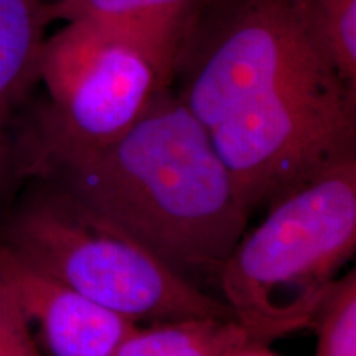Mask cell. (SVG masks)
Masks as SVG:
<instances>
[{
	"label": "cell",
	"mask_w": 356,
	"mask_h": 356,
	"mask_svg": "<svg viewBox=\"0 0 356 356\" xmlns=\"http://www.w3.org/2000/svg\"><path fill=\"white\" fill-rule=\"evenodd\" d=\"M177 61L129 35L68 22L44 38L48 102L25 122L24 149H88L115 139L172 88Z\"/></svg>",
	"instance_id": "5"
},
{
	"label": "cell",
	"mask_w": 356,
	"mask_h": 356,
	"mask_svg": "<svg viewBox=\"0 0 356 356\" xmlns=\"http://www.w3.org/2000/svg\"><path fill=\"white\" fill-rule=\"evenodd\" d=\"M48 25L42 0H0V216L26 180L20 111L40 81Z\"/></svg>",
	"instance_id": "7"
},
{
	"label": "cell",
	"mask_w": 356,
	"mask_h": 356,
	"mask_svg": "<svg viewBox=\"0 0 356 356\" xmlns=\"http://www.w3.org/2000/svg\"><path fill=\"white\" fill-rule=\"evenodd\" d=\"M259 348L233 317L184 318L140 327L114 356H248Z\"/></svg>",
	"instance_id": "9"
},
{
	"label": "cell",
	"mask_w": 356,
	"mask_h": 356,
	"mask_svg": "<svg viewBox=\"0 0 356 356\" xmlns=\"http://www.w3.org/2000/svg\"><path fill=\"white\" fill-rule=\"evenodd\" d=\"M0 284L51 356H114L140 327L20 259L0 244Z\"/></svg>",
	"instance_id": "6"
},
{
	"label": "cell",
	"mask_w": 356,
	"mask_h": 356,
	"mask_svg": "<svg viewBox=\"0 0 356 356\" xmlns=\"http://www.w3.org/2000/svg\"><path fill=\"white\" fill-rule=\"evenodd\" d=\"M305 20L341 78L356 88V0H299Z\"/></svg>",
	"instance_id": "10"
},
{
	"label": "cell",
	"mask_w": 356,
	"mask_h": 356,
	"mask_svg": "<svg viewBox=\"0 0 356 356\" xmlns=\"http://www.w3.org/2000/svg\"><path fill=\"white\" fill-rule=\"evenodd\" d=\"M204 0H56L47 3L53 22L88 24L129 35L180 65Z\"/></svg>",
	"instance_id": "8"
},
{
	"label": "cell",
	"mask_w": 356,
	"mask_h": 356,
	"mask_svg": "<svg viewBox=\"0 0 356 356\" xmlns=\"http://www.w3.org/2000/svg\"><path fill=\"white\" fill-rule=\"evenodd\" d=\"M356 251V152L270 203L216 275L221 300L252 343L312 328Z\"/></svg>",
	"instance_id": "3"
},
{
	"label": "cell",
	"mask_w": 356,
	"mask_h": 356,
	"mask_svg": "<svg viewBox=\"0 0 356 356\" xmlns=\"http://www.w3.org/2000/svg\"><path fill=\"white\" fill-rule=\"evenodd\" d=\"M317 333L314 356H356V270L340 275L312 325Z\"/></svg>",
	"instance_id": "11"
},
{
	"label": "cell",
	"mask_w": 356,
	"mask_h": 356,
	"mask_svg": "<svg viewBox=\"0 0 356 356\" xmlns=\"http://www.w3.org/2000/svg\"><path fill=\"white\" fill-rule=\"evenodd\" d=\"M24 157L26 178L61 186L195 284L216 279L246 231L239 185L172 88L106 144Z\"/></svg>",
	"instance_id": "2"
},
{
	"label": "cell",
	"mask_w": 356,
	"mask_h": 356,
	"mask_svg": "<svg viewBox=\"0 0 356 356\" xmlns=\"http://www.w3.org/2000/svg\"><path fill=\"white\" fill-rule=\"evenodd\" d=\"M177 78L251 211L356 152V88L299 0H234L208 30L195 26Z\"/></svg>",
	"instance_id": "1"
},
{
	"label": "cell",
	"mask_w": 356,
	"mask_h": 356,
	"mask_svg": "<svg viewBox=\"0 0 356 356\" xmlns=\"http://www.w3.org/2000/svg\"><path fill=\"white\" fill-rule=\"evenodd\" d=\"M33 180L0 216V244L20 259L139 325L233 317L113 220L61 186Z\"/></svg>",
	"instance_id": "4"
},
{
	"label": "cell",
	"mask_w": 356,
	"mask_h": 356,
	"mask_svg": "<svg viewBox=\"0 0 356 356\" xmlns=\"http://www.w3.org/2000/svg\"><path fill=\"white\" fill-rule=\"evenodd\" d=\"M42 2H44V3H47V0H42ZM51 2H56V0H51ZM51 2H50V3H51Z\"/></svg>",
	"instance_id": "13"
},
{
	"label": "cell",
	"mask_w": 356,
	"mask_h": 356,
	"mask_svg": "<svg viewBox=\"0 0 356 356\" xmlns=\"http://www.w3.org/2000/svg\"><path fill=\"white\" fill-rule=\"evenodd\" d=\"M0 356H43L19 305L0 284Z\"/></svg>",
	"instance_id": "12"
}]
</instances>
